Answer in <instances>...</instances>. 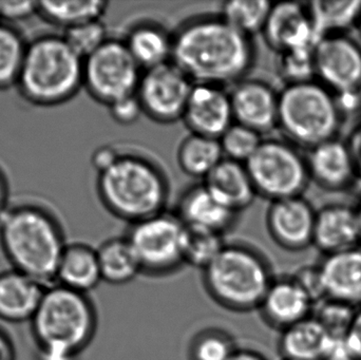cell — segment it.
Segmentation results:
<instances>
[{"label": "cell", "instance_id": "cell-1", "mask_svg": "<svg viewBox=\"0 0 361 360\" xmlns=\"http://www.w3.org/2000/svg\"><path fill=\"white\" fill-rule=\"evenodd\" d=\"M256 59L254 38L219 14L193 17L173 32L171 61L193 84L233 86L247 77Z\"/></svg>", "mask_w": 361, "mask_h": 360}, {"label": "cell", "instance_id": "cell-2", "mask_svg": "<svg viewBox=\"0 0 361 360\" xmlns=\"http://www.w3.org/2000/svg\"><path fill=\"white\" fill-rule=\"evenodd\" d=\"M67 245L61 222L44 205L16 203L0 219V247L11 268L44 287L56 283Z\"/></svg>", "mask_w": 361, "mask_h": 360}, {"label": "cell", "instance_id": "cell-3", "mask_svg": "<svg viewBox=\"0 0 361 360\" xmlns=\"http://www.w3.org/2000/svg\"><path fill=\"white\" fill-rule=\"evenodd\" d=\"M97 192L108 213L131 225L166 211L171 184L156 161L121 151L116 163L97 175Z\"/></svg>", "mask_w": 361, "mask_h": 360}, {"label": "cell", "instance_id": "cell-4", "mask_svg": "<svg viewBox=\"0 0 361 360\" xmlns=\"http://www.w3.org/2000/svg\"><path fill=\"white\" fill-rule=\"evenodd\" d=\"M30 323L39 360H78L94 338L97 315L87 294L55 283Z\"/></svg>", "mask_w": 361, "mask_h": 360}, {"label": "cell", "instance_id": "cell-5", "mask_svg": "<svg viewBox=\"0 0 361 360\" xmlns=\"http://www.w3.org/2000/svg\"><path fill=\"white\" fill-rule=\"evenodd\" d=\"M16 87L32 105H63L84 88V58L72 50L63 35L38 36L27 42Z\"/></svg>", "mask_w": 361, "mask_h": 360}, {"label": "cell", "instance_id": "cell-6", "mask_svg": "<svg viewBox=\"0 0 361 360\" xmlns=\"http://www.w3.org/2000/svg\"><path fill=\"white\" fill-rule=\"evenodd\" d=\"M202 272L209 297L237 313L258 310L275 279L269 261L257 249L241 243H226Z\"/></svg>", "mask_w": 361, "mask_h": 360}, {"label": "cell", "instance_id": "cell-7", "mask_svg": "<svg viewBox=\"0 0 361 360\" xmlns=\"http://www.w3.org/2000/svg\"><path fill=\"white\" fill-rule=\"evenodd\" d=\"M341 125L338 99L315 78L286 85L279 91L278 128L297 147L311 149L336 139Z\"/></svg>", "mask_w": 361, "mask_h": 360}, {"label": "cell", "instance_id": "cell-8", "mask_svg": "<svg viewBox=\"0 0 361 360\" xmlns=\"http://www.w3.org/2000/svg\"><path fill=\"white\" fill-rule=\"evenodd\" d=\"M257 194L269 202L302 196L310 179L307 159L283 139H263L245 163Z\"/></svg>", "mask_w": 361, "mask_h": 360}, {"label": "cell", "instance_id": "cell-9", "mask_svg": "<svg viewBox=\"0 0 361 360\" xmlns=\"http://www.w3.org/2000/svg\"><path fill=\"white\" fill-rule=\"evenodd\" d=\"M187 228L177 213L165 211L137 223L127 232L142 274L164 277L179 271L184 261Z\"/></svg>", "mask_w": 361, "mask_h": 360}, {"label": "cell", "instance_id": "cell-10", "mask_svg": "<svg viewBox=\"0 0 361 360\" xmlns=\"http://www.w3.org/2000/svg\"><path fill=\"white\" fill-rule=\"evenodd\" d=\"M143 72L123 39L110 37L84 59V89L95 101L108 107L137 94Z\"/></svg>", "mask_w": 361, "mask_h": 360}, {"label": "cell", "instance_id": "cell-11", "mask_svg": "<svg viewBox=\"0 0 361 360\" xmlns=\"http://www.w3.org/2000/svg\"><path fill=\"white\" fill-rule=\"evenodd\" d=\"M193 86L173 61L145 70L137 90L144 116L162 125L182 120Z\"/></svg>", "mask_w": 361, "mask_h": 360}, {"label": "cell", "instance_id": "cell-12", "mask_svg": "<svg viewBox=\"0 0 361 360\" xmlns=\"http://www.w3.org/2000/svg\"><path fill=\"white\" fill-rule=\"evenodd\" d=\"M314 78L337 99L361 90V48L347 34L326 36L313 51Z\"/></svg>", "mask_w": 361, "mask_h": 360}, {"label": "cell", "instance_id": "cell-13", "mask_svg": "<svg viewBox=\"0 0 361 360\" xmlns=\"http://www.w3.org/2000/svg\"><path fill=\"white\" fill-rule=\"evenodd\" d=\"M316 211L302 196L273 201L267 211V232L274 242L293 253L313 247Z\"/></svg>", "mask_w": 361, "mask_h": 360}, {"label": "cell", "instance_id": "cell-14", "mask_svg": "<svg viewBox=\"0 0 361 360\" xmlns=\"http://www.w3.org/2000/svg\"><path fill=\"white\" fill-rule=\"evenodd\" d=\"M229 91L235 123L264 135L278 128L279 91L258 78L246 77Z\"/></svg>", "mask_w": 361, "mask_h": 360}, {"label": "cell", "instance_id": "cell-15", "mask_svg": "<svg viewBox=\"0 0 361 360\" xmlns=\"http://www.w3.org/2000/svg\"><path fill=\"white\" fill-rule=\"evenodd\" d=\"M182 120L191 133L220 139L235 123L229 91L214 85L195 84Z\"/></svg>", "mask_w": 361, "mask_h": 360}, {"label": "cell", "instance_id": "cell-16", "mask_svg": "<svg viewBox=\"0 0 361 360\" xmlns=\"http://www.w3.org/2000/svg\"><path fill=\"white\" fill-rule=\"evenodd\" d=\"M262 35L277 54L314 48L315 33L307 4H273Z\"/></svg>", "mask_w": 361, "mask_h": 360}, {"label": "cell", "instance_id": "cell-17", "mask_svg": "<svg viewBox=\"0 0 361 360\" xmlns=\"http://www.w3.org/2000/svg\"><path fill=\"white\" fill-rule=\"evenodd\" d=\"M314 304L294 276L274 279L259 312L267 325L282 332L313 315Z\"/></svg>", "mask_w": 361, "mask_h": 360}, {"label": "cell", "instance_id": "cell-18", "mask_svg": "<svg viewBox=\"0 0 361 360\" xmlns=\"http://www.w3.org/2000/svg\"><path fill=\"white\" fill-rule=\"evenodd\" d=\"M305 159L311 181L329 192H343L358 180L347 142L338 137L314 146Z\"/></svg>", "mask_w": 361, "mask_h": 360}, {"label": "cell", "instance_id": "cell-19", "mask_svg": "<svg viewBox=\"0 0 361 360\" xmlns=\"http://www.w3.org/2000/svg\"><path fill=\"white\" fill-rule=\"evenodd\" d=\"M280 333L278 351L283 360L345 359L343 342L332 337L313 315Z\"/></svg>", "mask_w": 361, "mask_h": 360}, {"label": "cell", "instance_id": "cell-20", "mask_svg": "<svg viewBox=\"0 0 361 360\" xmlns=\"http://www.w3.org/2000/svg\"><path fill=\"white\" fill-rule=\"evenodd\" d=\"M175 213L186 228L221 235L231 230L240 216L221 203L203 182L180 194Z\"/></svg>", "mask_w": 361, "mask_h": 360}, {"label": "cell", "instance_id": "cell-21", "mask_svg": "<svg viewBox=\"0 0 361 360\" xmlns=\"http://www.w3.org/2000/svg\"><path fill=\"white\" fill-rule=\"evenodd\" d=\"M361 245L357 211L343 204H331L316 211L313 247L324 256Z\"/></svg>", "mask_w": 361, "mask_h": 360}, {"label": "cell", "instance_id": "cell-22", "mask_svg": "<svg viewBox=\"0 0 361 360\" xmlns=\"http://www.w3.org/2000/svg\"><path fill=\"white\" fill-rule=\"evenodd\" d=\"M318 268L326 299L361 306V245L324 256Z\"/></svg>", "mask_w": 361, "mask_h": 360}, {"label": "cell", "instance_id": "cell-23", "mask_svg": "<svg viewBox=\"0 0 361 360\" xmlns=\"http://www.w3.org/2000/svg\"><path fill=\"white\" fill-rule=\"evenodd\" d=\"M46 289L42 283L13 268L0 272V321L30 323Z\"/></svg>", "mask_w": 361, "mask_h": 360}, {"label": "cell", "instance_id": "cell-24", "mask_svg": "<svg viewBox=\"0 0 361 360\" xmlns=\"http://www.w3.org/2000/svg\"><path fill=\"white\" fill-rule=\"evenodd\" d=\"M206 187L225 206L241 213L258 196L243 163L224 158L204 180Z\"/></svg>", "mask_w": 361, "mask_h": 360}, {"label": "cell", "instance_id": "cell-25", "mask_svg": "<svg viewBox=\"0 0 361 360\" xmlns=\"http://www.w3.org/2000/svg\"><path fill=\"white\" fill-rule=\"evenodd\" d=\"M122 39L144 71L173 59V32H169L158 21H137Z\"/></svg>", "mask_w": 361, "mask_h": 360}, {"label": "cell", "instance_id": "cell-26", "mask_svg": "<svg viewBox=\"0 0 361 360\" xmlns=\"http://www.w3.org/2000/svg\"><path fill=\"white\" fill-rule=\"evenodd\" d=\"M103 281L97 249L85 243H70L57 270L56 283L87 294Z\"/></svg>", "mask_w": 361, "mask_h": 360}, {"label": "cell", "instance_id": "cell-27", "mask_svg": "<svg viewBox=\"0 0 361 360\" xmlns=\"http://www.w3.org/2000/svg\"><path fill=\"white\" fill-rule=\"evenodd\" d=\"M315 39L345 34L356 27L361 13V0H317L307 4Z\"/></svg>", "mask_w": 361, "mask_h": 360}, {"label": "cell", "instance_id": "cell-28", "mask_svg": "<svg viewBox=\"0 0 361 360\" xmlns=\"http://www.w3.org/2000/svg\"><path fill=\"white\" fill-rule=\"evenodd\" d=\"M97 252L102 279L109 285H126L142 274L137 256L126 236L107 239Z\"/></svg>", "mask_w": 361, "mask_h": 360}, {"label": "cell", "instance_id": "cell-29", "mask_svg": "<svg viewBox=\"0 0 361 360\" xmlns=\"http://www.w3.org/2000/svg\"><path fill=\"white\" fill-rule=\"evenodd\" d=\"M224 159L220 141L189 132L180 141L177 163L182 173L193 179L205 180Z\"/></svg>", "mask_w": 361, "mask_h": 360}, {"label": "cell", "instance_id": "cell-30", "mask_svg": "<svg viewBox=\"0 0 361 360\" xmlns=\"http://www.w3.org/2000/svg\"><path fill=\"white\" fill-rule=\"evenodd\" d=\"M109 2L90 1H38V16L55 27L65 30L80 23L103 18Z\"/></svg>", "mask_w": 361, "mask_h": 360}, {"label": "cell", "instance_id": "cell-31", "mask_svg": "<svg viewBox=\"0 0 361 360\" xmlns=\"http://www.w3.org/2000/svg\"><path fill=\"white\" fill-rule=\"evenodd\" d=\"M273 2L267 0H229L223 2L219 15L248 37L262 33Z\"/></svg>", "mask_w": 361, "mask_h": 360}, {"label": "cell", "instance_id": "cell-32", "mask_svg": "<svg viewBox=\"0 0 361 360\" xmlns=\"http://www.w3.org/2000/svg\"><path fill=\"white\" fill-rule=\"evenodd\" d=\"M27 46L18 30L0 21V91L16 86Z\"/></svg>", "mask_w": 361, "mask_h": 360}, {"label": "cell", "instance_id": "cell-33", "mask_svg": "<svg viewBox=\"0 0 361 360\" xmlns=\"http://www.w3.org/2000/svg\"><path fill=\"white\" fill-rule=\"evenodd\" d=\"M224 235L187 228L184 247L185 264L203 271L218 257L226 242Z\"/></svg>", "mask_w": 361, "mask_h": 360}, {"label": "cell", "instance_id": "cell-34", "mask_svg": "<svg viewBox=\"0 0 361 360\" xmlns=\"http://www.w3.org/2000/svg\"><path fill=\"white\" fill-rule=\"evenodd\" d=\"M219 141L224 158L245 164L262 143L263 137L254 129L233 123Z\"/></svg>", "mask_w": 361, "mask_h": 360}, {"label": "cell", "instance_id": "cell-35", "mask_svg": "<svg viewBox=\"0 0 361 360\" xmlns=\"http://www.w3.org/2000/svg\"><path fill=\"white\" fill-rule=\"evenodd\" d=\"M358 308L333 299H324L316 304L313 316L324 325L332 337L343 342L355 317Z\"/></svg>", "mask_w": 361, "mask_h": 360}, {"label": "cell", "instance_id": "cell-36", "mask_svg": "<svg viewBox=\"0 0 361 360\" xmlns=\"http://www.w3.org/2000/svg\"><path fill=\"white\" fill-rule=\"evenodd\" d=\"M237 351L233 338L220 330L197 334L189 347L190 360H229Z\"/></svg>", "mask_w": 361, "mask_h": 360}, {"label": "cell", "instance_id": "cell-37", "mask_svg": "<svg viewBox=\"0 0 361 360\" xmlns=\"http://www.w3.org/2000/svg\"><path fill=\"white\" fill-rule=\"evenodd\" d=\"M63 37L82 58L101 48L108 39L107 27L102 19L80 23L63 31Z\"/></svg>", "mask_w": 361, "mask_h": 360}, {"label": "cell", "instance_id": "cell-38", "mask_svg": "<svg viewBox=\"0 0 361 360\" xmlns=\"http://www.w3.org/2000/svg\"><path fill=\"white\" fill-rule=\"evenodd\" d=\"M313 51L303 49L278 54V72L286 85L314 80Z\"/></svg>", "mask_w": 361, "mask_h": 360}, {"label": "cell", "instance_id": "cell-39", "mask_svg": "<svg viewBox=\"0 0 361 360\" xmlns=\"http://www.w3.org/2000/svg\"><path fill=\"white\" fill-rule=\"evenodd\" d=\"M112 120L121 126H131L140 120L144 112L137 94L124 97L108 106Z\"/></svg>", "mask_w": 361, "mask_h": 360}, {"label": "cell", "instance_id": "cell-40", "mask_svg": "<svg viewBox=\"0 0 361 360\" xmlns=\"http://www.w3.org/2000/svg\"><path fill=\"white\" fill-rule=\"evenodd\" d=\"M34 15H38V1H12L0 0V21L11 23L27 20Z\"/></svg>", "mask_w": 361, "mask_h": 360}, {"label": "cell", "instance_id": "cell-41", "mask_svg": "<svg viewBox=\"0 0 361 360\" xmlns=\"http://www.w3.org/2000/svg\"><path fill=\"white\" fill-rule=\"evenodd\" d=\"M296 280L300 283L301 287L309 294L314 304H319L326 299L324 285H322V275H320L318 264L316 266H305L300 268L296 275H294Z\"/></svg>", "mask_w": 361, "mask_h": 360}, {"label": "cell", "instance_id": "cell-42", "mask_svg": "<svg viewBox=\"0 0 361 360\" xmlns=\"http://www.w3.org/2000/svg\"><path fill=\"white\" fill-rule=\"evenodd\" d=\"M345 360H361V306L356 311L351 328L343 340Z\"/></svg>", "mask_w": 361, "mask_h": 360}, {"label": "cell", "instance_id": "cell-43", "mask_svg": "<svg viewBox=\"0 0 361 360\" xmlns=\"http://www.w3.org/2000/svg\"><path fill=\"white\" fill-rule=\"evenodd\" d=\"M121 151L112 145H102L93 151L91 164L99 173H104L112 166L120 156Z\"/></svg>", "mask_w": 361, "mask_h": 360}, {"label": "cell", "instance_id": "cell-44", "mask_svg": "<svg viewBox=\"0 0 361 360\" xmlns=\"http://www.w3.org/2000/svg\"><path fill=\"white\" fill-rule=\"evenodd\" d=\"M347 144L353 158L358 180L361 181V124L352 130Z\"/></svg>", "mask_w": 361, "mask_h": 360}, {"label": "cell", "instance_id": "cell-45", "mask_svg": "<svg viewBox=\"0 0 361 360\" xmlns=\"http://www.w3.org/2000/svg\"><path fill=\"white\" fill-rule=\"evenodd\" d=\"M0 360H16V351L12 340L0 328Z\"/></svg>", "mask_w": 361, "mask_h": 360}, {"label": "cell", "instance_id": "cell-46", "mask_svg": "<svg viewBox=\"0 0 361 360\" xmlns=\"http://www.w3.org/2000/svg\"><path fill=\"white\" fill-rule=\"evenodd\" d=\"M8 183L6 180V175H4L2 169L0 168V219H1L2 215L4 211H6L8 206H10V199H8Z\"/></svg>", "mask_w": 361, "mask_h": 360}, {"label": "cell", "instance_id": "cell-47", "mask_svg": "<svg viewBox=\"0 0 361 360\" xmlns=\"http://www.w3.org/2000/svg\"><path fill=\"white\" fill-rule=\"evenodd\" d=\"M229 360H269L265 359L260 353L252 350H239L237 349L233 356Z\"/></svg>", "mask_w": 361, "mask_h": 360}, {"label": "cell", "instance_id": "cell-48", "mask_svg": "<svg viewBox=\"0 0 361 360\" xmlns=\"http://www.w3.org/2000/svg\"><path fill=\"white\" fill-rule=\"evenodd\" d=\"M356 211H357L358 220H360V232H361V201L358 206L356 207Z\"/></svg>", "mask_w": 361, "mask_h": 360}, {"label": "cell", "instance_id": "cell-49", "mask_svg": "<svg viewBox=\"0 0 361 360\" xmlns=\"http://www.w3.org/2000/svg\"><path fill=\"white\" fill-rule=\"evenodd\" d=\"M356 27H357L358 31H360V33L361 35V13H360V19H358L357 25H356Z\"/></svg>", "mask_w": 361, "mask_h": 360}, {"label": "cell", "instance_id": "cell-50", "mask_svg": "<svg viewBox=\"0 0 361 360\" xmlns=\"http://www.w3.org/2000/svg\"><path fill=\"white\" fill-rule=\"evenodd\" d=\"M282 360H283V359H282Z\"/></svg>", "mask_w": 361, "mask_h": 360}]
</instances>
